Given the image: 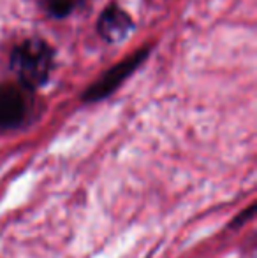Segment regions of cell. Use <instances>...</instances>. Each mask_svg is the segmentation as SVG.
Listing matches in <instances>:
<instances>
[{
    "label": "cell",
    "mask_w": 257,
    "mask_h": 258,
    "mask_svg": "<svg viewBox=\"0 0 257 258\" xmlns=\"http://www.w3.org/2000/svg\"><path fill=\"white\" fill-rule=\"evenodd\" d=\"M79 0H41V6L48 14L55 18H64L76 9Z\"/></svg>",
    "instance_id": "5b68a950"
},
{
    "label": "cell",
    "mask_w": 257,
    "mask_h": 258,
    "mask_svg": "<svg viewBox=\"0 0 257 258\" xmlns=\"http://www.w3.org/2000/svg\"><path fill=\"white\" fill-rule=\"evenodd\" d=\"M11 67L16 72L21 86L39 88L49 78L53 67V49L41 39H27L14 48Z\"/></svg>",
    "instance_id": "6da1fadb"
},
{
    "label": "cell",
    "mask_w": 257,
    "mask_h": 258,
    "mask_svg": "<svg viewBox=\"0 0 257 258\" xmlns=\"http://www.w3.org/2000/svg\"><path fill=\"white\" fill-rule=\"evenodd\" d=\"M146 56H148V49H143V51L136 53L134 56H129L125 61H122V63H118L117 67L111 69L104 78H100L99 81L85 93L83 99H85L86 102H97V100L108 97L111 92H115V90L118 88L120 83H124L125 79H127L129 76L143 63V60Z\"/></svg>",
    "instance_id": "7a4b0ae2"
},
{
    "label": "cell",
    "mask_w": 257,
    "mask_h": 258,
    "mask_svg": "<svg viewBox=\"0 0 257 258\" xmlns=\"http://www.w3.org/2000/svg\"><path fill=\"white\" fill-rule=\"evenodd\" d=\"M28 111L27 97L16 85H0V130L14 128Z\"/></svg>",
    "instance_id": "3957f363"
},
{
    "label": "cell",
    "mask_w": 257,
    "mask_h": 258,
    "mask_svg": "<svg viewBox=\"0 0 257 258\" xmlns=\"http://www.w3.org/2000/svg\"><path fill=\"white\" fill-rule=\"evenodd\" d=\"M99 34L108 42H120L130 34L132 30V20L124 9L118 6H110L102 11L99 18Z\"/></svg>",
    "instance_id": "277c9868"
}]
</instances>
